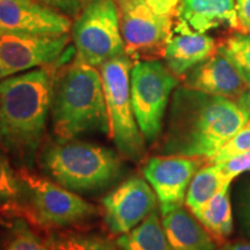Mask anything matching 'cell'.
<instances>
[{
    "label": "cell",
    "mask_w": 250,
    "mask_h": 250,
    "mask_svg": "<svg viewBox=\"0 0 250 250\" xmlns=\"http://www.w3.org/2000/svg\"><path fill=\"white\" fill-rule=\"evenodd\" d=\"M34 1L55 9L70 19H77L89 0H34Z\"/></svg>",
    "instance_id": "4316f807"
},
{
    "label": "cell",
    "mask_w": 250,
    "mask_h": 250,
    "mask_svg": "<svg viewBox=\"0 0 250 250\" xmlns=\"http://www.w3.org/2000/svg\"><path fill=\"white\" fill-rule=\"evenodd\" d=\"M50 250H118L107 236L73 229H52L46 240Z\"/></svg>",
    "instance_id": "44dd1931"
},
{
    "label": "cell",
    "mask_w": 250,
    "mask_h": 250,
    "mask_svg": "<svg viewBox=\"0 0 250 250\" xmlns=\"http://www.w3.org/2000/svg\"><path fill=\"white\" fill-rule=\"evenodd\" d=\"M233 100L179 87L158 144L162 155L202 158L206 161L248 123Z\"/></svg>",
    "instance_id": "6da1fadb"
},
{
    "label": "cell",
    "mask_w": 250,
    "mask_h": 250,
    "mask_svg": "<svg viewBox=\"0 0 250 250\" xmlns=\"http://www.w3.org/2000/svg\"><path fill=\"white\" fill-rule=\"evenodd\" d=\"M217 50L232 62L247 85H250V34H230L221 41Z\"/></svg>",
    "instance_id": "603a6c76"
},
{
    "label": "cell",
    "mask_w": 250,
    "mask_h": 250,
    "mask_svg": "<svg viewBox=\"0 0 250 250\" xmlns=\"http://www.w3.org/2000/svg\"><path fill=\"white\" fill-rule=\"evenodd\" d=\"M239 28L242 33L250 34V0H235Z\"/></svg>",
    "instance_id": "f546056e"
},
{
    "label": "cell",
    "mask_w": 250,
    "mask_h": 250,
    "mask_svg": "<svg viewBox=\"0 0 250 250\" xmlns=\"http://www.w3.org/2000/svg\"><path fill=\"white\" fill-rule=\"evenodd\" d=\"M132 62L126 55L110 59L100 66L109 120V136L124 158L142 160L145 139L134 116L131 101Z\"/></svg>",
    "instance_id": "5b68a950"
},
{
    "label": "cell",
    "mask_w": 250,
    "mask_h": 250,
    "mask_svg": "<svg viewBox=\"0 0 250 250\" xmlns=\"http://www.w3.org/2000/svg\"><path fill=\"white\" fill-rule=\"evenodd\" d=\"M235 102L250 120V85L247 86V88L243 90L241 95L235 100Z\"/></svg>",
    "instance_id": "4dcf8cb0"
},
{
    "label": "cell",
    "mask_w": 250,
    "mask_h": 250,
    "mask_svg": "<svg viewBox=\"0 0 250 250\" xmlns=\"http://www.w3.org/2000/svg\"><path fill=\"white\" fill-rule=\"evenodd\" d=\"M217 42L205 33L193 31L179 21L165 52L166 66L176 77H182L217 51Z\"/></svg>",
    "instance_id": "9a60e30c"
},
{
    "label": "cell",
    "mask_w": 250,
    "mask_h": 250,
    "mask_svg": "<svg viewBox=\"0 0 250 250\" xmlns=\"http://www.w3.org/2000/svg\"><path fill=\"white\" fill-rule=\"evenodd\" d=\"M248 151H250V126L246 125L206 162L220 164Z\"/></svg>",
    "instance_id": "d4e9b609"
},
{
    "label": "cell",
    "mask_w": 250,
    "mask_h": 250,
    "mask_svg": "<svg viewBox=\"0 0 250 250\" xmlns=\"http://www.w3.org/2000/svg\"><path fill=\"white\" fill-rule=\"evenodd\" d=\"M121 250H174L166 236L158 210H154L129 233L117 237Z\"/></svg>",
    "instance_id": "d6986e66"
},
{
    "label": "cell",
    "mask_w": 250,
    "mask_h": 250,
    "mask_svg": "<svg viewBox=\"0 0 250 250\" xmlns=\"http://www.w3.org/2000/svg\"><path fill=\"white\" fill-rule=\"evenodd\" d=\"M162 227L174 250H217V241L183 206L162 215Z\"/></svg>",
    "instance_id": "e0dca14e"
},
{
    "label": "cell",
    "mask_w": 250,
    "mask_h": 250,
    "mask_svg": "<svg viewBox=\"0 0 250 250\" xmlns=\"http://www.w3.org/2000/svg\"><path fill=\"white\" fill-rule=\"evenodd\" d=\"M204 164L202 158L162 154L146 161L143 174L158 197L161 215L183 206L190 182Z\"/></svg>",
    "instance_id": "30bf717a"
},
{
    "label": "cell",
    "mask_w": 250,
    "mask_h": 250,
    "mask_svg": "<svg viewBox=\"0 0 250 250\" xmlns=\"http://www.w3.org/2000/svg\"><path fill=\"white\" fill-rule=\"evenodd\" d=\"M158 197L146 180L132 176L102 199L103 218L115 235L129 233L158 208Z\"/></svg>",
    "instance_id": "8fae6325"
},
{
    "label": "cell",
    "mask_w": 250,
    "mask_h": 250,
    "mask_svg": "<svg viewBox=\"0 0 250 250\" xmlns=\"http://www.w3.org/2000/svg\"><path fill=\"white\" fill-rule=\"evenodd\" d=\"M217 165L223 170L227 180L232 182L239 175L250 171V151L242 153V154L234 156L229 160L220 162V164Z\"/></svg>",
    "instance_id": "83f0119b"
},
{
    "label": "cell",
    "mask_w": 250,
    "mask_h": 250,
    "mask_svg": "<svg viewBox=\"0 0 250 250\" xmlns=\"http://www.w3.org/2000/svg\"><path fill=\"white\" fill-rule=\"evenodd\" d=\"M184 86L235 101L248 85L232 62L217 50L211 57L188 72Z\"/></svg>",
    "instance_id": "5bb4252c"
},
{
    "label": "cell",
    "mask_w": 250,
    "mask_h": 250,
    "mask_svg": "<svg viewBox=\"0 0 250 250\" xmlns=\"http://www.w3.org/2000/svg\"><path fill=\"white\" fill-rule=\"evenodd\" d=\"M232 182L227 180L223 170L217 164L206 162L192 177L188 188L186 205L190 212L195 211L199 206L212 198L227 184Z\"/></svg>",
    "instance_id": "ffe728a7"
},
{
    "label": "cell",
    "mask_w": 250,
    "mask_h": 250,
    "mask_svg": "<svg viewBox=\"0 0 250 250\" xmlns=\"http://www.w3.org/2000/svg\"><path fill=\"white\" fill-rule=\"evenodd\" d=\"M236 218L242 234L250 239V181L236 195Z\"/></svg>",
    "instance_id": "484cf974"
},
{
    "label": "cell",
    "mask_w": 250,
    "mask_h": 250,
    "mask_svg": "<svg viewBox=\"0 0 250 250\" xmlns=\"http://www.w3.org/2000/svg\"><path fill=\"white\" fill-rule=\"evenodd\" d=\"M147 4L154 9L156 13L176 17L181 2L183 0H146Z\"/></svg>",
    "instance_id": "f1b7e54d"
},
{
    "label": "cell",
    "mask_w": 250,
    "mask_h": 250,
    "mask_svg": "<svg viewBox=\"0 0 250 250\" xmlns=\"http://www.w3.org/2000/svg\"><path fill=\"white\" fill-rule=\"evenodd\" d=\"M131 101L137 123L146 143L158 142L164 117L179 79L159 61L134 62L131 68Z\"/></svg>",
    "instance_id": "ba28073f"
},
{
    "label": "cell",
    "mask_w": 250,
    "mask_h": 250,
    "mask_svg": "<svg viewBox=\"0 0 250 250\" xmlns=\"http://www.w3.org/2000/svg\"><path fill=\"white\" fill-rule=\"evenodd\" d=\"M118 250H121V249H118Z\"/></svg>",
    "instance_id": "d590c367"
},
{
    "label": "cell",
    "mask_w": 250,
    "mask_h": 250,
    "mask_svg": "<svg viewBox=\"0 0 250 250\" xmlns=\"http://www.w3.org/2000/svg\"><path fill=\"white\" fill-rule=\"evenodd\" d=\"M19 176L23 186L26 217L31 223L57 229L83 223L98 214L95 206L78 193L29 168H21Z\"/></svg>",
    "instance_id": "8992f818"
},
{
    "label": "cell",
    "mask_w": 250,
    "mask_h": 250,
    "mask_svg": "<svg viewBox=\"0 0 250 250\" xmlns=\"http://www.w3.org/2000/svg\"><path fill=\"white\" fill-rule=\"evenodd\" d=\"M39 164L48 179L76 193L104 189L123 171V162L112 149L73 139L48 144Z\"/></svg>",
    "instance_id": "277c9868"
},
{
    "label": "cell",
    "mask_w": 250,
    "mask_h": 250,
    "mask_svg": "<svg viewBox=\"0 0 250 250\" xmlns=\"http://www.w3.org/2000/svg\"><path fill=\"white\" fill-rule=\"evenodd\" d=\"M217 250H250V241L237 240L233 242H226L217 248Z\"/></svg>",
    "instance_id": "1f68e13d"
},
{
    "label": "cell",
    "mask_w": 250,
    "mask_h": 250,
    "mask_svg": "<svg viewBox=\"0 0 250 250\" xmlns=\"http://www.w3.org/2000/svg\"><path fill=\"white\" fill-rule=\"evenodd\" d=\"M0 143H1V142H0Z\"/></svg>",
    "instance_id": "8d00e7d4"
},
{
    "label": "cell",
    "mask_w": 250,
    "mask_h": 250,
    "mask_svg": "<svg viewBox=\"0 0 250 250\" xmlns=\"http://www.w3.org/2000/svg\"><path fill=\"white\" fill-rule=\"evenodd\" d=\"M117 4L127 57L134 62L164 57L173 36L174 17L156 13L146 0H122Z\"/></svg>",
    "instance_id": "9c48e42d"
},
{
    "label": "cell",
    "mask_w": 250,
    "mask_h": 250,
    "mask_svg": "<svg viewBox=\"0 0 250 250\" xmlns=\"http://www.w3.org/2000/svg\"><path fill=\"white\" fill-rule=\"evenodd\" d=\"M247 125H249V126H250V120L248 121V123H247Z\"/></svg>",
    "instance_id": "836d02e7"
},
{
    "label": "cell",
    "mask_w": 250,
    "mask_h": 250,
    "mask_svg": "<svg viewBox=\"0 0 250 250\" xmlns=\"http://www.w3.org/2000/svg\"><path fill=\"white\" fill-rule=\"evenodd\" d=\"M71 30L77 58L86 64L100 67L103 62L126 55L115 0H89Z\"/></svg>",
    "instance_id": "52a82bcc"
},
{
    "label": "cell",
    "mask_w": 250,
    "mask_h": 250,
    "mask_svg": "<svg viewBox=\"0 0 250 250\" xmlns=\"http://www.w3.org/2000/svg\"><path fill=\"white\" fill-rule=\"evenodd\" d=\"M12 74L9 73V72L6 70V68L2 66V64L1 62H0V81L1 80H4L5 78H7V77H11Z\"/></svg>",
    "instance_id": "d6a6232c"
},
{
    "label": "cell",
    "mask_w": 250,
    "mask_h": 250,
    "mask_svg": "<svg viewBox=\"0 0 250 250\" xmlns=\"http://www.w3.org/2000/svg\"><path fill=\"white\" fill-rule=\"evenodd\" d=\"M4 250H50L26 221L18 219L6 236Z\"/></svg>",
    "instance_id": "cb8c5ba5"
},
{
    "label": "cell",
    "mask_w": 250,
    "mask_h": 250,
    "mask_svg": "<svg viewBox=\"0 0 250 250\" xmlns=\"http://www.w3.org/2000/svg\"><path fill=\"white\" fill-rule=\"evenodd\" d=\"M72 36L65 35H0V62L13 76L34 67L48 66L62 57Z\"/></svg>",
    "instance_id": "7c38bea8"
},
{
    "label": "cell",
    "mask_w": 250,
    "mask_h": 250,
    "mask_svg": "<svg viewBox=\"0 0 250 250\" xmlns=\"http://www.w3.org/2000/svg\"><path fill=\"white\" fill-rule=\"evenodd\" d=\"M176 17L198 33L221 26L239 28L235 0H183Z\"/></svg>",
    "instance_id": "2e32d148"
},
{
    "label": "cell",
    "mask_w": 250,
    "mask_h": 250,
    "mask_svg": "<svg viewBox=\"0 0 250 250\" xmlns=\"http://www.w3.org/2000/svg\"><path fill=\"white\" fill-rule=\"evenodd\" d=\"M52 130L58 140L81 134H109V120L101 73L76 57L70 66L56 74L52 90Z\"/></svg>",
    "instance_id": "3957f363"
},
{
    "label": "cell",
    "mask_w": 250,
    "mask_h": 250,
    "mask_svg": "<svg viewBox=\"0 0 250 250\" xmlns=\"http://www.w3.org/2000/svg\"><path fill=\"white\" fill-rule=\"evenodd\" d=\"M115 1H116V2H120V1H122V0H115Z\"/></svg>",
    "instance_id": "e575fe53"
},
{
    "label": "cell",
    "mask_w": 250,
    "mask_h": 250,
    "mask_svg": "<svg viewBox=\"0 0 250 250\" xmlns=\"http://www.w3.org/2000/svg\"><path fill=\"white\" fill-rule=\"evenodd\" d=\"M70 18L34 0H0V35H65Z\"/></svg>",
    "instance_id": "4fadbf2b"
},
{
    "label": "cell",
    "mask_w": 250,
    "mask_h": 250,
    "mask_svg": "<svg viewBox=\"0 0 250 250\" xmlns=\"http://www.w3.org/2000/svg\"><path fill=\"white\" fill-rule=\"evenodd\" d=\"M56 74L49 67L0 81V142L31 169L45 132Z\"/></svg>",
    "instance_id": "7a4b0ae2"
},
{
    "label": "cell",
    "mask_w": 250,
    "mask_h": 250,
    "mask_svg": "<svg viewBox=\"0 0 250 250\" xmlns=\"http://www.w3.org/2000/svg\"><path fill=\"white\" fill-rule=\"evenodd\" d=\"M229 188L230 184L225 186L212 198L191 212L217 242H224L232 235L234 229Z\"/></svg>",
    "instance_id": "ac0fdd59"
},
{
    "label": "cell",
    "mask_w": 250,
    "mask_h": 250,
    "mask_svg": "<svg viewBox=\"0 0 250 250\" xmlns=\"http://www.w3.org/2000/svg\"><path fill=\"white\" fill-rule=\"evenodd\" d=\"M0 208L26 215L23 186L19 171L14 170L2 152H0Z\"/></svg>",
    "instance_id": "7402d4cb"
}]
</instances>
